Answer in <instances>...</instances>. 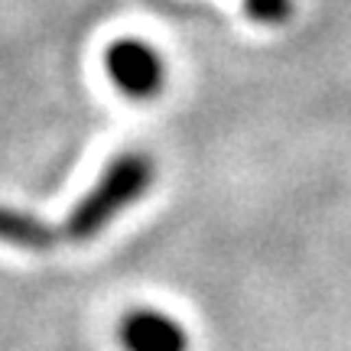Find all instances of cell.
Returning a JSON list of instances; mask_svg holds the SVG:
<instances>
[{"label": "cell", "instance_id": "6da1fadb", "mask_svg": "<svg viewBox=\"0 0 351 351\" xmlns=\"http://www.w3.org/2000/svg\"><path fill=\"white\" fill-rule=\"evenodd\" d=\"M153 160L143 153H127L108 166V173L98 179V186L65 215L59 225H49L36 215L16 212L0 205V244H10L16 251L46 254L59 244H85L95 241L111 225L117 215L143 199V192L153 182Z\"/></svg>", "mask_w": 351, "mask_h": 351}, {"label": "cell", "instance_id": "7a4b0ae2", "mask_svg": "<svg viewBox=\"0 0 351 351\" xmlns=\"http://www.w3.org/2000/svg\"><path fill=\"white\" fill-rule=\"evenodd\" d=\"M108 72L127 98H153L163 88V59L140 39H121L108 49Z\"/></svg>", "mask_w": 351, "mask_h": 351}, {"label": "cell", "instance_id": "3957f363", "mask_svg": "<svg viewBox=\"0 0 351 351\" xmlns=\"http://www.w3.org/2000/svg\"><path fill=\"white\" fill-rule=\"evenodd\" d=\"M121 345L127 351H189V335L169 315L140 309L121 322Z\"/></svg>", "mask_w": 351, "mask_h": 351}, {"label": "cell", "instance_id": "277c9868", "mask_svg": "<svg viewBox=\"0 0 351 351\" xmlns=\"http://www.w3.org/2000/svg\"><path fill=\"white\" fill-rule=\"evenodd\" d=\"M247 16L263 26H280L293 16V0H244Z\"/></svg>", "mask_w": 351, "mask_h": 351}]
</instances>
